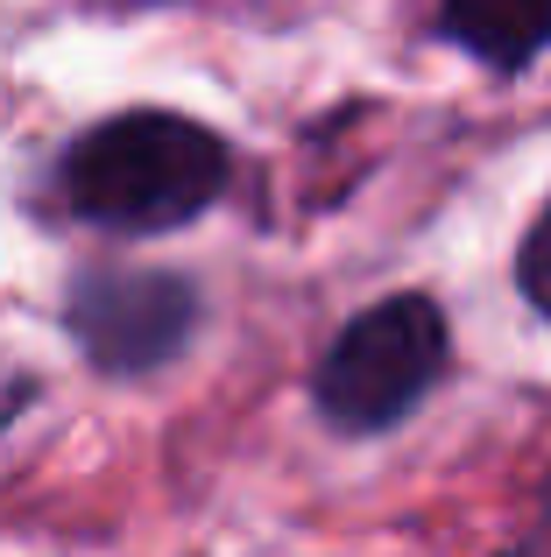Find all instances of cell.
Instances as JSON below:
<instances>
[{"label": "cell", "mask_w": 551, "mask_h": 557, "mask_svg": "<svg viewBox=\"0 0 551 557\" xmlns=\"http://www.w3.org/2000/svg\"><path fill=\"white\" fill-rule=\"evenodd\" d=\"M226 190V141L184 113H113L57 163V198L113 233H163Z\"/></svg>", "instance_id": "cell-1"}, {"label": "cell", "mask_w": 551, "mask_h": 557, "mask_svg": "<svg viewBox=\"0 0 551 557\" xmlns=\"http://www.w3.org/2000/svg\"><path fill=\"white\" fill-rule=\"evenodd\" d=\"M502 557H551V487L538 494V508L524 516V530L510 536V550Z\"/></svg>", "instance_id": "cell-6"}, {"label": "cell", "mask_w": 551, "mask_h": 557, "mask_svg": "<svg viewBox=\"0 0 551 557\" xmlns=\"http://www.w3.org/2000/svg\"><path fill=\"white\" fill-rule=\"evenodd\" d=\"M64 318L99 374H149L184 354L198 325V289L170 269H93L71 289Z\"/></svg>", "instance_id": "cell-3"}, {"label": "cell", "mask_w": 551, "mask_h": 557, "mask_svg": "<svg viewBox=\"0 0 551 557\" xmlns=\"http://www.w3.org/2000/svg\"><path fill=\"white\" fill-rule=\"evenodd\" d=\"M28 403H36V374H28V368H8V360H0V431H8V423L22 417Z\"/></svg>", "instance_id": "cell-7"}, {"label": "cell", "mask_w": 551, "mask_h": 557, "mask_svg": "<svg viewBox=\"0 0 551 557\" xmlns=\"http://www.w3.org/2000/svg\"><path fill=\"white\" fill-rule=\"evenodd\" d=\"M445 28L474 57L516 71L551 42V0H445Z\"/></svg>", "instance_id": "cell-4"}, {"label": "cell", "mask_w": 551, "mask_h": 557, "mask_svg": "<svg viewBox=\"0 0 551 557\" xmlns=\"http://www.w3.org/2000/svg\"><path fill=\"white\" fill-rule=\"evenodd\" d=\"M516 283H524V297L551 318V205L538 212V226L524 233V255H516Z\"/></svg>", "instance_id": "cell-5"}, {"label": "cell", "mask_w": 551, "mask_h": 557, "mask_svg": "<svg viewBox=\"0 0 551 557\" xmlns=\"http://www.w3.org/2000/svg\"><path fill=\"white\" fill-rule=\"evenodd\" d=\"M445 311L431 297H382L318 360V409L340 431H389L431 395L445 368Z\"/></svg>", "instance_id": "cell-2"}]
</instances>
